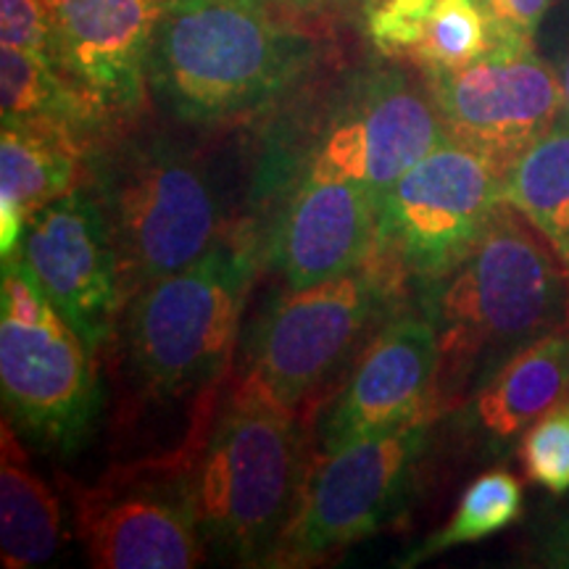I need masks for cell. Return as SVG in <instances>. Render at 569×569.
<instances>
[{"instance_id":"21","label":"cell","mask_w":569,"mask_h":569,"mask_svg":"<svg viewBox=\"0 0 569 569\" xmlns=\"http://www.w3.org/2000/svg\"><path fill=\"white\" fill-rule=\"evenodd\" d=\"M503 198L551 240L569 267V119L561 117L511 161Z\"/></svg>"},{"instance_id":"8","label":"cell","mask_w":569,"mask_h":569,"mask_svg":"<svg viewBox=\"0 0 569 569\" xmlns=\"http://www.w3.org/2000/svg\"><path fill=\"white\" fill-rule=\"evenodd\" d=\"M436 417L319 453L269 567H315L359 543L407 507Z\"/></svg>"},{"instance_id":"17","label":"cell","mask_w":569,"mask_h":569,"mask_svg":"<svg viewBox=\"0 0 569 569\" xmlns=\"http://www.w3.org/2000/svg\"><path fill=\"white\" fill-rule=\"evenodd\" d=\"M569 401V325L511 356L453 411L459 432L482 457H503L538 419Z\"/></svg>"},{"instance_id":"9","label":"cell","mask_w":569,"mask_h":569,"mask_svg":"<svg viewBox=\"0 0 569 569\" xmlns=\"http://www.w3.org/2000/svg\"><path fill=\"white\" fill-rule=\"evenodd\" d=\"M503 169L446 140L393 182L380 203V248L425 284L457 269L503 201Z\"/></svg>"},{"instance_id":"32","label":"cell","mask_w":569,"mask_h":569,"mask_svg":"<svg viewBox=\"0 0 569 569\" xmlns=\"http://www.w3.org/2000/svg\"><path fill=\"white\" fill-rule=\"evenodd\" d=\"M377 3H382V0H361V9H365V13H367L369 9H375Z\"/></svg>"},{"instance_id":"14","label":"cell","mask_w":569,"mask_h":569,"mask_svg":"<svg viewBox=\"0 0 569 569\" xmlns=\"http://www.w3.org/2000/svg\"><path fill=\"white\" fill-rule=\"evenodd\" d=\"M440 348L430 317L403 315L377 332L319 425V453L386 436L438 411Z\"/></svg>"},{"instance_id":"11","label":"cell","mask_w":569,"mask_h":569,"mask_svg":"<svg viewBox=\"0 0 569 569\" xmlns=\"http://www.w3.org/2000/svg\"><path fill=\"white\" fill-rule=\"evenodd\" d=\"M446 140L430 88H419L403 71L380 69L359 77L330 111L306 153L303 177L359 182L386 196Z\"/></svg>"},{"instance_id":"33","label":"cell","mask_w":569,"mask_h":569,"mask_svg":"<svg viewBox=\"0 0 569 569\" xmlns=\"http://www.w3.org/2000/svg\"><path fill=\"white\" fill-rule=\"evenodd\" d=\"M46 3H48V6H51V9H56V6H59V3H61V0H46Z\"/></svg>"},{"instance_id":"24","label":"cell","mask_w":569,"mask_h":569,"mask_svg":"<svg viewBox=\"0 0 569 569\" xmlns=\"http://www.w3.org/2000/svg\"><path fill=\"white\" fill-rule=\"evenodd\" d=\"M519 453L528 478L561 496L569 490V401L538 419L519 440Z\"/></svg>"},{"instance_id":"3","label":"cell","mask_w":569,"mask_h":569,"mask_svg":"<svg viewBox=\"0 0 569 569\" xmlns=\"http://www.w3.org/2000/svg\"><path fill=\"white\" fill-rule=\"evenodd\" d=\"M315 56V40L264 0H169L148 90L177 122L230 124L280 101Z\"/></svg>"},{"instance_id":"30","label":"cell","mask_w":569,"mask_h":569,"mask_svg":"<svg viewBox=\"0 0 569 569\" xmlns=\"http://www.w3.org/2000/svg\"><path fill=\"white\" fill-rule=\"evenodd\" d=\"M549 565L569 567V530H559L557 536L549 540Z\"/></svg>"},{"instance_id":"6","label":"cell","mask_w":569,"mask_h":569,"mask_svg":"<svg viewBox=\"0 0 569 569\" xmlns=\"http://www.w3.org/2000/svg\"><path fill=\"white\" fill-rule=\"evenodd\" d=\"M401 269L377 253L353 269L303 290H284L253 327L238 380L274 407L301 417L348 365H356L388 322Z\"/></svg>"},{"instance_id":"10","label":"cell","mask_w":569,"mask_h":569,"mask_svg":"<svg viewBox=\"0 0 569 569\" xmlns=\"http://www.w3.org/2000/svg\"><path fill=\"white\" fill-rule=\"evenodd\" d=\"M448 140L507 172L511 161L561 119V84L532 40L490 38L488 51L459 69L425 71Z\"/></svg>"},{"instance_id":"27","label":"cell","mask_w":569,"mask_h":569,"mask_svg":"<svg viewBox=\"0 0 569 569\" xmlns=\"http://www.w3.org/2000/svg\"><path fill=\"white\" fill-rule=\"evenodd\" d=\"M51 30L53 9L46 0H0V46L3 48L48 53Z\"/></svg>"},{"instance_id":"25","label":"cell","mask_w":569,"mask_h":569,"mask_svg":"<svg viewBox=\"0 0 569 569\" xmlns=\"http://www.w3.org/2000/svg\"><path fill=\"white\" fill-rule=\"evenodd\" d=\"M436 0H382L367 11V34L390 59H415L430 24Z\"/></svg>"},{"instance_id":"28","label":"cell","mask_w":569,"mask_h":569,"mask_svg":"<svg viewBox=\"0 0 569 569\" xmlns=\"http://www.w3.org/2000/svg\"><path fill=\"white\" fill-rule=\"evenodd\" d=\"M490 38L532 40L553 0H478Z\"/></svg>"},{"instance_id":"2","label":"cell","mask_w":569,"mask_h":569,"mask_svg":"<svg viewBox=\"0 0 569 569\" xmlns=\"http://www.w3.org/2000/svg\"><path fill=\"white\" fill-rule=\"evenodd\" d=\"M422 311L438 332V411H457L511 356L569 325V267L503 198L475 251L427 282Z\"/></svg>"},{"instance_id":"4","label":"cell","mask_w":569,"mask_h":569,"mask_svg":"<svg viewBox=\"0 0 569 569\" xmlns=\"http://www.w3.org/2000/svg\"><path fill=\"white\" fill-rule=\"evenodd\" d=\"M301 417L230 380L196 465V507L209 553L269 567L306 478Z\"/></svg>"},{"instance_id":"20","label":"cell","mask_w":569,"mask_h":569,"mask_svg":"<svg viewBox=\"0 0 569 569\" xmlns=\"http://www.w3.org/2000/svg\"><path fill=\"white\" fill-rule=\"evenodd\" d=\"M84 142L51 124L6 122L0 132V198L17 203L27 222L77 188Z\"/></svg>"},{"instance_id":"13","label":"cell","mask_w":569,"mask_h":569,"mask_svg":"<svg viewBox=\"0 0 569 569\" xmlns=\"http://www.w3.org/2000/svg\"><path fill=\"white\" fill-rule=\"evenodd\" d=\"M21 256L92 353L109 346L124 290L103 211L88 188L56 198L27 222Z\"/></svg>"},{"instance_id":"29","label":"cell","mask_w":569,"mask_h":569,"mask_svg":"<svg viewBox=\"0 0 569 569\" xmlns=\"http://www.w3.org/2000/svg\"><path fill=\"white\" fill-rule=\"evenodd\" d=\"M553 69H557L559 84H561V117L569 119V38L561 46V51L553 61Z\"/></svg>"},{"instance_id":"7","label":"cell","mask_w":569,"mask_h":569,"mask_svg":"<svg viewBox=\"0 0 569 569\" xmlns=\"http://www.w3.org/2000/svg\"><path fill=\"white\" fill-rule=\"evenodd\" d=\"M209 436V432H206ZM203 438L119 461L92 486H71L77 538L98 569H190L209 557L196 507Z\"/></svg>"},{"instance_id":"15","label":"cell","mask_w":569,"mask_h":569,"mask_svg":"<svg viewBox=\"0 0 569 569\" xmlns=\"http://www.w3.org/2000/svg\"><path fill=\"white\" fill-rule=\"evenodd\" d=\"M169 0H61L53 9L51 59L109 113L138 109L159 21Z\"/></svg>"},{"instance_id":"18","label":"cell","mask_w":569,"mask_h":569,"mask_svg":"<svg viewBox=\"0 0 569 569\" xmlns=\"http://www.w3.org/2000/svg\"><path fill=\"white\" fill-rule=\"evenodd\" d=\"M61 546V507L34 472L21 432L3 417L0 436V557L6 569L38 567Z\"/></svg>"},{"instance_id":"23","label":"cell","mask_w":569,"mask_h":569,"mask_svg":"<svg viewBox=\"0 0 569 569\" xmlns=\"http://www.w3.org/2000/svg\"><path fill=\"white\" fill-rule=\"evenodd\" d=\"M488 19L478 0H436L415 63L422 71L459 69L488 51Z\"/></svg>"},{"instance_id":"31","label":"cell","mask_w":569,"mask_h":569,"mask_svg":"<svg viewBox=\"0 0 569 569\" xmlns=\"http://www.w3.org/2000/svg\"><path fill=\"white\" fill-rule=\"evenodd\" d=\"M280 3L293 6V9H315V6H322L327 0H280Z\"/></svg>"},{"instance_id":"26","label":"cell","mask_w":569,"mask_h":569,"mask_svg":"<svg viewBox=\"0 0 569 569\" xmlns=\"http://www.w3.org/2000/svg\"><path fill=\"white\" fill-rule=\"evenodd\" d=\"M0 319L19 325H53L63 319L51 296L21 256V248L3 261V288H0Z\"/></svg>"},{"instance_id":"16","label":"cell","mask_w":569,"mask_h":569,"mask_svg":"<svg viewBox=\"0 0 569 569\" xmlns=\"http://www.w3.org/2000/svg\"><path fill=\"white\" fill-rule=\"evenodd\" d=\"M380 203L382 196L367 184L301 177L272 234V264L284 288H311L372 261Z\"/></svg>"},{"instance_id":"19","label":"cell","mask_w":569,"mask_h":569,"mask_svg":"<svg viewBox=\"0 0 569 569\" xmlns=\"http://www.w3.org/2000/svg\"><path fill=\"white\" fill-rule=\"evenodd\" d=\"M0 111L6 122H38L88 142L111 117L96 98L77 88L48 53L0 46Z\"/></svg>"},{"instance_id":"12","label":"cell","mask_w":569,"mask_h":569,"mask_svg":"<svg viewBox=\"0 0 569 569\" xmlns=\"http://www.w3.org/2000/svg\"><path fill=\"white\" fill-rule=\"evenodd\" d=\"M0 386L6 419L42 451L71 457L101 415L96 353L71 327L0 319Z\"/></svg>"},{"instance_id":"1","label":"cell","mask_w":569,"mask_h":569,"mask_svg":"<svg viewBox=\"0 0 569 569\" xmlns=\"http://www.w3.org/2000/svg\"><path fill=\"white\" fill-rule=\"evenodd\" d=\"M256 267L251 232L234 230L190 267L127 298L106 346L122 425L180 411L190 430L211 427L230 388Z\"/></svg>"},{"instance_id":"5","label":"cell","mask_w":569,"mask_h":569,"mask_svg":"<svg viewBox=\"0 0 569 569\" xmlns=\"http://www.w3.org/2000/svg\"><path fill=\"white\" fill-rule=\"evenodd\" d=\"M90 193L119 261L124 301L211 251L224 201L196 153L161 134H132L90 153Z\"/></svg>"},{"instance_id":"22","label":"cell","mask_w":569,"mask_h":569,"mask_svg":"<svg viewBox=\"0 0 569 569\" xmlns=\"http://www.w3.org/2000/svg\"><path fill=\"white\" fill-rule=\"evenodd\" d=\"M519 511H522V482L507 469H490L461 493L451 522L443 530L432 532L422 546L411 549L403 561H398V567H415L448 549L496 536L515 522Z\"/></svg>"}]
</instances>
